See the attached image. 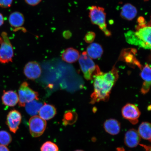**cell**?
I'll use <instances>...</instances> for the list:
<instances>
[{
  "mask_svg": "<svg viewBox=\"0 0 151 151\" xmlns=\"http://www.w3.org/2000/svg\"><path fill=\"white\" fill-rule=\"evenodd\" d=\"M119 77L118 70L114 67L110 71L103 73L101 71L94 75V91L92 94L91 103L108 101L111 90Z\"/></svg>",
  "mask_w": 151,
  "mask_h": 151,
  "instance_id": "6da1fadb",
  "label": "cell"
},
{
  "mask_svg": "<svg viewBox=\"0 0 151 151\" xmlns=\"http://www.w3.org/2000/svg\"><path fill=\"white\" fill-rule=\"evenodd\" d=\"M151 31L150 25H138L135 32H131L126 34V40L130 44L145 49H150Z\"/></svg>",
  "mask_w": 151,
  "mask_h": 151,
  "instance_id": "7a4b0ae2",
  "label": "cell"
},
{
  "mask_svg": "<svg viewBox=\"0 0 151 151\" xmlns=\"http://www.w3.org/2000/svg\"><path fill=\"white\" fill-rule=\"evenodd\" d=\"M95 38V33L90 32L86 34L84 39L86 42L87 43H91L93 42Z\"/></svg>",
  "mask_w": 151,
  "mask_h": 151,
  "instance_id": "484cf974",
  "label": "cell"
},
{
  "mask_svg": "<svg viewBox=\"0 0 151 151\" xmlns=\"http://www.w3.org/2000/svg\"><path fill=\"white\" fill-rule=\"evenodd\" d=\"M47 122L39 116L32 117L29 121L30 133L33 137H37L42 135L46 129Z\"/></svg>",
  "mask_w": 151,
  "mask_h": 151,
  "instance_id": "52a82bcc",
  "label": "cell"
},
{
  "mask_svg": "<svg viewBox=\"0 0 151 151\" xmlns=\"http://www.w3.org/2000/svg\"><path fill=\"white\" fill-rule=\"evenodd\" d=\"M24 73L28 79L35 80L40 76L42 69L37 62L31 61L28 62L24 66Z\"/></svg>",
  "mask_w": 151,
  "mask_h": 151,
  "instance_id": "30bf717a",
  "label": "cell"
},
{
  "mask_svg": "<svg viewBox=\"0 0 151 151\" xmlns=\"http://www.w3.org/2000/svg\"><path fill=\"white\" fill-rule=\"evenodd\" d=\"M24 1L28 5L32 6H35L39 4L42 0H24Z\"/></svg>",
  "mask_w": 151,
  "mask_h": 151,
  "instance_id": "83f0119b",
  "label": "cell"
},
{
  "mask_svg": "<svg viewBox=\"0 0 151 151\" xmlns=\"http://www.w3.org/2000/svg\"><path fill=\"white\" fill-rule=\"evenodd\" d=\"M141 140V137L136 130L132 129L126 132L124 137V143L129 148L136 147Z\"/></svg>",
  "mask_w": 151,
  "mask_h": 151,
  "instance_id": "4fadbf2b",
  "label": "cell"
},
{
  "mask_svg": "<svg viewBox=\"0 0 151 151\" xmlns=\"http://www.w3.org/2000/svg\"><path fill=\"white\" fill-rule=\"evenodd\" d=\"M89 17L92 23L97 25L107 36H109L111 33L107 29L106 22V15L103 7L92 6L89 9Z\"/></svg>",
  "mask_w": 151,
  "mask_h": 151,
  "instance_id": "3957f363",
  "label": "cell"
},
{
  "mask_svg": "<svg viewBox=\"0 0 151 151\" xmlns=\"http://www.w3.org/2000/svg\"><path fill=\"white\" fill-rule=\"evenodd\" d=\"M22 120V115L19 111L14 109L9 111L7 116L6 124L11 132L16 133Z\"/></svg>",
  "mask_w": 151,
  "mask_h": 151,
  "instance_id": "9c48e42d",
  "label": "cell"
},
{
  "mask_svg": "<svg viewBox=\"0 0 151 151\" xmlns=\"http://www.w3.org/2000/svg\"><path fill=\"white\" fill-rule=\"evenodd\" d=\"M77 118L76 112L71 110L66 111L64 115L63 119L64 125L73 124L76 121Z\"/></svg>",
  "mask_w": 151,
  "mask_h": 151,
  "instance_id": "603a6c76",
  "label": "cell"
},
{
  "mask_svg": "<svg viewBox=\"0 0 151 151\" xmlns=\"http://www.w3.org/2000/svg\"><path fill=\"white\" fill-rule=\"evenodd\" d=\"M123 117L132 124H135L138 122V119L140 116L141 112L137 107L133 104L128 103L122 109Z\"/></svg>",
  "mask_w": 151,
  "mask_h": 151,
  "instance_id": "ba28073f",
  "label": "cell"
},
{
  "mask_svg": "<svg viewBox=\"0 0 151 151\" xmlns=\"http://www.w3.org/2000/svg\"><path fill=\"white\" fill-rule=\"evenodd\" d=\"M41 151H58L59 148L55 143L51 141L45 142L41 146Z\"/></svg>",
  "mask_w": 151,
  "mask_h": 151,
  "instance_id": "d4e9b609",
  "label": "cell"
},
{
  "mask_svg": "<svg viewBox=\"0 0 151 151\" xmlns=\"http://www.w3.org/2000/svg\"><path fill=\"white\" fill-rule=\"evenodd\" d=\"M104 127L107 133L112 135H116L119 133L121 126L120 123L115 119H110L104 123Z\"/></svg>",
  "mask_w": 151,
  "mask_h": 151,
  "instance_id": "2e32d148",
  "label": "cell"
},
{
  "mask_svg": "<svg viewBox=\"0 0 151 151\" xmlns=\"http://www.w3.org/2000/svg\"><path fill=\"white\" fill-rule=\"evenodd\" d=\"M25 21L23 14L18 11L12 13L9 15V22L11 27L15 28L21 27Z\"/></svg>",
  "mask_w": 151,
  "mask_h": 151,
  "instance_id": "d6986e66",
  "label": "cell"
},
{
  "mask_svg": "<svg viewBox=\"0 0 151 151\" xmlns=\"http://www.w3.org/2000/svg\"><path fill=\"white\" fill-rule=\"evenodd\" d=\"M145 1H147V0H145Z\"/></svg>",
  "mask_w": 151,
  "mask_h": 151,
  "instance_id": "836d02e7",
  "label": "cell"
},
{
  "mask_svg": "<svg viewBox=\"0 0 151 151\" xmlns=\"http://www.w3.org/2000/svg\"><path fill=\"white\" fill-rule=\"evenodd\" d=\"M57 111L54 106L45 103L39 112V116L45 120H48L54 118Z\"/></svg>",
  "mask_w": 151,
  "mask_h": 151,
  "instance_id": "9a60e30c",
  "label": "cell"
},
{
  "mask_svg": "<svg viewBox=\"0 0 151 151\" xmlns=\"http://www.w3.org/2000/svg\"><path fill=\"white\" fill-rule=\"evenodd\" d=\"M0 151H9V150L6 146L0 145Z\"/></svg>",
  "mask_w": 151,
  "mask_h": 151,
  "instance_id": "f1b7e54d",
  "label": "cell"
},
{
  "mask_svg": "<svg viewBox=\"0 0 151 151\" xmlns=\"http://www.w3.org/2000/svg\"><path fill=\"white\" fill-rule=\"evenodd\" d=\"M138 133L140 137L150 142L151 128L150 123L147 122L142 123L139 127Z\"/></svg>",
  "mask_w": 151,
  "mask_h": 151,
  "instance_id": "7402d4cb",
  "label": "cell"
},
{
  "mask_svg": "<svg viewBox=\"0 0 151 151\" xmlns=\"http://www.w3.org/2000/svg\"><path fill=\"white\" fill-rule=\"evenodd\" d=\"M12 141V137L9 132L5 131H0V145L7 146Z\"/></svg>",
  "mask_w": 151,
  "mask_h": 151,
  "instance_id": "cb8c5ba5",
  "label": "cell"
},
{
  "mask_svg": "<svg viewBox=\"0 0 151 151\" xmlns=\"http://www.w3.org/2000/svg\"><path fill=\"white\" fill-rule=\"evenodd\" d=\"M3 104L6 106L14 107L19 102L17 93L12 90L4 91L1 97Z\"/></svg>",
  "mask_w": 151,
  "mask_h": 151,
  "instance_id": "5bb4252c",
  "label": "cell"
},
{
  "mask_svg": "<svg viewBox=\"0 0 151 151\" xmlns=\"http://www.w3.org/2000/svg\"><path fill=\"white\" fill-rule=\"evenodd\" d=\"M37 100H34L26 104L25 109L28 114L31 116H36L43 105L42 103Z\"/></svg>",
  "mask_w": 151,
  "mask_h": 151,
  "instance_id": "44dd1931",
  "label": "cell"
},
{
  "mask_svg": "<svg viewBox=\"0 0 151 151\" xmlns=\"http://www.w3.org/2000/svg\"><path fill=\"white\" fill-rule=\"evenodd\" d=\"M14 51L12 45L6 32L0 36V63H8L12 62Z\"/></svg>",
  "mask_w": 151,
  "mask_h": 151,
  "instance_id": "5b68a950",
  "label": "cell"
},
{
  "mask_svg": "<svg viewBox=\"0 0 151 151\" xmlns=\"http://www.w3.org/2000/svg\"><path fill=\"white\" fill-rule=\"evenodd\" d=\"M116 151H125L123 148H118L116 149Z\"/></svg>",
  "mask_w": 151,
  "mask_h": 151,
  "instance_id": "1f68e13d",
  "label": "cell"
},
{
  "mask_svg": "<svg viewBox=\"0 0 151 151\" xmlns=\"http://www.w3.org/2000/svg\"><path fill=\"white\" fill-rule=\"evenodd\" d=\"M13 0H0V7L7 8L10 7L12 4Z\"/></svg>",
  "mask_w": 151,
  "mask_h": 151,
  "instance_id": "4316f807",
  "label": "cell"
},
{
  "mask_svg": "<svg viewBox=\"0 0 151 151\" xmlns=\"http://www.w3.org/2000/svg\"><path fill=\"white\" fill-rule=\"evenodd\" d=\"M137 50L134 48H127L123 50L120 54V59L132 65L137 66L141 69L142 66L135 57Z\"/></svg>",
  "mask_w": 151,
  "mask_h": 151,
  "instance_id": "8fae6325",
  "label": "cell"
},
{
  "mask_svg": "<svg viewBox=\"0 0 151 151\" xmlns=\"http://www.w3.org/2000/svg\"><path fill=\"white\" fill-rule=\"evenodd\" d=\"M137 9L130 3L124 4L122 7L120 12L121 16L125 19L132 20L137 16Z\"/></svg>",
  "mask_w": 151,
  "mask_h": 151,
  "instance_id": "ac0fdd59",
  "label": "cell"
},
{
  "mask_svg": "<svg viewBox=\"0 0 151 151\" xmlns=\"http://www.w3.org/2000/svg\"><path fill=\"white\" fill-rule=\"evenodd\" d=\"M4 22V19L2 14L0 13V27L1 26Z\"/></svg>",
  "mask_w": 151,
  "mask_h": 151,
  "instance_id": "f546056e",
  "label": "cell"
},
{
  "mask_svg": "<svg viewBox=\"0 0 151 151\" xmlns=\"http://www.w3.org/2000/svg\"><path fill=\"white\" fill-rule=\"evenodd\" d=\"M86 52L91 59H96L101 57L103 50L102 47L99 43H93L88 47Z\"/></svg>",
  "mask_w": 151,
  "mask_h": 151,
  "instance_id": "ffe728a7",
  "label": "cell"
},
{
  "mask_svg": "<svg viewBox=\"0 0 151 151\" xmlns=\"http://www.w3.org/2000/svg\"><path fill=\"white\" fill-rule=\"evenodd\" d=\"M79 63L85 79L92 80L93 76L100 70L99 66L96 65L86 52H82L79 58Z\"/></svg>",
  "mask_w": 151,
  "mask_h": 151,
  "instance_id": "277c9868",
  "label": "cell"
},
{
  "mask_svg": "<svg viewBox=\"0 0 151 151\" xmlns=\"http://www.w3.org/2000/svg\"><path fill=\"white\" fill-rule=\"evenodd\" d=\"M141 146L143 147L147 151H150V147L147 146L146 145H140Z\"/></svg>",
  "mask_w": 151,
  "mask_h": 151,
  "instance_id": "4dcf8cb0",
  "label": "cell"
},
{
  "mask_svg": "<svg viewBox=\"0 0 151 151\" xmlns=\"http://www.w3.org/2000/svg\"><path fill=\"white\" fill-rule=\"evenodd\" d=\"M151 70L150 67L148 64L143 67L140 75L144 81L141 90V93L146 94L150 90L151 82Z\"/></svg>",
  "mask_w": 151,
  "mask_h": 151,
  "instance_id": "7c38bea8",
  "label": "cell"
},
{
  "mask_svg": "<svg viewBox=\"0 0 151 151\" xmlns=\"http://www.w3.org/2000/svg\"><path fill=\"white\" fill-rule=\"evenodd\" d=\"M39 94L30 87L26 82L20 85L18 90L19 105L20 107H24L26 104L34 100H39Z\"/></svg>",
  "mask_w": 151,
  "mask_h": 151,
  "instance_id": "8992f818",
  "label": "cell"
},
{
  "mask_svg": "<svg viewBox=\"0 0 151 151\" xmlns=\"http://www.w3.org/2000/svg\"><path fill=\"white\" fill-rule=\"evenodd\" d=\"M80 52L73 48L66 49L62 54V58L64 61L68 63L76 62L80 57Z\"/></svg>",
  "mask_w": 151,
  "mask_h": 151,
  "instance_id": "e0dca14e",
  "label": "cell"
},
{
  "mask_svg": "<svg viewBox=\"0 0 151 151\" xmlns=\"http://www.w3.org/2000/svg\"><path fill=\"white\" fill-rule=\"evenodd\" d=\"M74 151H84L83 150H75Z\"/></svg>",
  "mask_w": 151,
  "mask_h": 151,
  "instance_id": "d6a6232c",
  "label": "cell"
}]
</instances>
